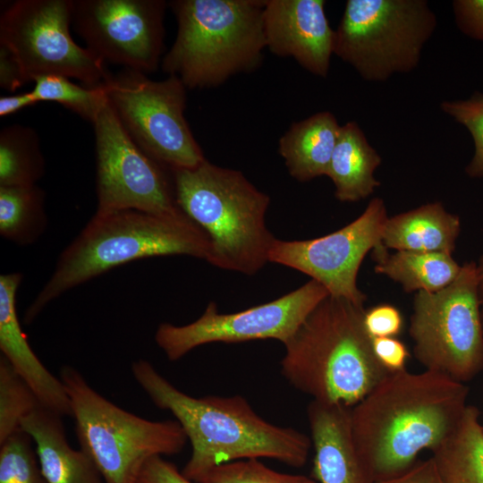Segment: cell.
I'll return each mask as SVG.
<instances>
[{
	"mask_svg": "<svg viewBox=\"0 0 483 483\" xmlns=\"http://www.w3.org/2000/svg\"><path fill=\"white\" fill-rule=\"evenodd\" d=\"M97 214L139 210L162 216L184 214L168 168L148 156L122 126L109 102L93 123Z\"/></svg>",
	"mask_w": 483,
	"mask_h": 483,
	"instance_id": "obj_12",
	"label": "cell"
},
{
	"mask_svg": "<svg viewBox=\"0 0 483 483\" xmlns=\"http://www.w3.org/2000/svg\"><path fill=\"white\" fill-rule=\"evenodd\" d=\"M33 82L30 91L38 103L56 102L92 124L108 102L104 86L88 88L58 75L41 76Z\"/></svg>",
	"mask_w": 483,
	"mask_h": 483,
	"instance_id": "obj_27",
	"label": "cell"
},
{
	"mask_svg": "<svg viewBox=\"0 0 483 483\" xmlns=\"http://www.w3.org/2000/svg\"><path fill=\"white\" fill-rule=\"evenodd\" d=\"M32 442L20 430L0 445V483H47Z\"/></svg>",
	"mask_w": 483,
	"mask_h": 483,
	"instance_id": "obj_29",
	"label": "cell"
},
{
	"mask_svg": "<svg viewBox=\"0 0 483 483\" xmlns=\"http://www.w3.org/2000/svg\"><path fill=\"white\" fill-rule=\"evenodd\" d=\"M328 295L321 284L311 279L274 301L238 312L220 313L211 301L203 314L188 325L160 324L155 341L172 361L211 343L275 339L285 343Z\"/></svg>",
	"mask_w": 483,
	"mask_h": 483,
	"instance_id": "obj_13",
	"label": "cell"
},
{
	"mask_svg": "<svg viewBox=\"0 0 483 483\" xmlns=\"http://www.w3.org/2000/svg\"><path fill=\"white\" fill-rule=\"evenodd\" d=\"M363 324L371 338L395 337L402 330L403 318L396 307L385 303L365 310Z\"/></svg>",
	"mask_w": 483,
	"mask_h": 483,
	"instance_id": "obj_32",
	"label": "cell"
},
{
	"mask_svg": "<svg viewBox=\"0 0 483 483\" xmlns=\"http://www.w3.org/2000/svg\"><path fill=\"white\" fill-rule=\"evenodd\" d=\"M372 349L377 361L390 373L406 369L410 352L396 337L372 338Z\"/></svg>",
	"mask_w": 483,
	"mask_h": 483,
	"instance_id": "obj_34",
	"label": "cell"
},
{
	"mask_svg": "<svg viewBox=\"0 0 483 483\" xmlns=\"http://www.w3.org/2000/svg\"><path fill=\"white\" fill-rule=\"evenodd\" d=\"M167 5L163 0H73L72 25L104 63L147 74L162 61Z\"/></svg>",
	"mask_w": 483,
	"mask_h": 483,
	"instance_id": "obj_15",
	"label": "cell"
},
{
	"mask_svg": "<svg viewBox=\"0 0 483 483\" xmlns=\"http://www.w3.org/2000/svg\"><path fill=\"white\" fill-rule=\"evenodd\" d=\"M170 172L177 205L209 239L208 262L248 275L259 271L275 240L265 222L270 197L241 171L207 159Z\"/></svg>",
	"mask_w": 483,
	"mask_h": 483,
	"instance_id": "obj_5",
	"label": "cell"
},
{
	"mask_svg": "<svg viewBox=\"0 0 483 483\" xmlns=\"http://www.w3.org/2000/svg\"><path fill=\"white\" fill-rule=\"evenodd\" d=\"M377 483H444L431 458L416 462L402 474Z\"/></svg>",
	"mask_w": 483,
	"mask_h": 483,
	"instance_id": "obj_36",
	"label": "cell"
},
{
	"mask_svg": "<svg viewBox=\"0 0 483 483\" xmlns=\"http://www.w3.org/2000/svg\"><path fill=\"white\" fill-rule=\"evenodd\" d=\"M195 483H318L304 475L279 472L259 459L230 462L215 466L199 475Z\"/></svg>",
	"mask_w": 483,
	"mask_h": 483,
	"instance_id": "obj_30",
	"label": "cell"
},
{
	"mask_svg": "<svg viewBox=\"0 0 483 483\" xmlns=\"http://www.w3.org/2000/svg\"><path fill=\"white\" fill-rule=\"evenodd\" d=\"M73 0H17L0 16V46L19 64L26 83L47 75L76 79L88 88L111 78L106 63L72 38Z\"/></svg>",
	"mask_w": 483,
	"mask_h": 483,
	"instance_id": "obj_11",
	"label": "cell"
},
{
	"mask_svg": "<svg viewBox=\"0 0 483 483\" xmlns=\"http://www.w3.org/2000/svg\"><path fill=\"white\" fill-rule=\"evenodd\" d=\"M45 173V160L36 131L21 124L0 131V186L34 185Z\"/></svg>",
	"mask_w": 483,
	"mask_h": 483,
	"instance_id": "obj_26",
	"label": "cell"
},
{
	"mask_svg": "<svg viewBox=\"0 0 483 483\" xmlns=\"http://www.w3.org/2000/svg\"><path fill=\"white\" fill-rule=\"evenodd\" d=\"M382 158L369 143L356 122L341 125L326 176L333 182L335 198L356 202L370 196L380 185L374 173Z\"/></svg>",
	"mask_w": 483,
	"mask_h": 483,
	"instance_id": "obj_22",
	"label": "cell"
},
{
	"mask_svg": "<svg viewBox=\"0 0 483 483\" xmlns=\"http://www.w3.org/2000/svg\"><path fill=\"white\" fill-rule=\"evenodd\" d=\"M42 405L30 385L0 356V445L21 430L22 420Z\"/></svg>",
	"mask_w": 483,
	"mask_h": 483,
	"instance_id": "obj_28",
	"label": "cell"
},
{
	"mask_svg": "<svg viewBox=\"0 0 483 483\" xmlns=\"http://www.w3.org/2000/svg\"><path fill=\"white\" fill-rule=\"evenodd\" d=\"M436 26L426 0H348L334 55L365 80L385 81L417 68Z\"/></svg>",
	"mask_w": 483,
	"mask_h": 483,
	"instance_id": "obj_8",
	"label": "cell"
},
{
	"mask_svg": "<svg viewBox=\"0 0 483 483\" xmlns=\"http://www.w3.org/2000/svg\"><path fill=\"white\" fill-rule=\"evenodd\" d=\"M168 5L177 34L161 68L186 89L217 87L263 62L265 0H174Z\"/></svg>",
	"mask_w": 483,
	"mask_h": 483,
	"instance_id": "obj_6",
	"label": "cell"
},
{
	"mask_svg": "<svg viewBox=\"0 0 483 483\" xmlns=\"http://www.w3.org/2000/svg\"><path fill=\"white\" fill-rule=\"evenodd\" d=\"M24 84L21 69L15 58L6 47L0 46L1 88L9 91H14Z\"/></svg>",
	"mask_w": 483,
	"mask_h": 483,
	"instance_id": "obj_37",
	"label": "cell"
},
{
	"mask_svg": "<svg viewBox=\"0 0 483 483\" xmlns=\"http://www.w3.org/2000/svg\"><path fill=\"white\" fill-rule=\"evenodd\" d=\"M131 373L151 402L170 411L191 445L182 474L191 480L230 462L268 458L302 467L312 447L310 436L260 417L242 395L193 397L175 387L143 359Z\"/></svg>",
	"mask_w": 483,
	"mask_h": 483,
	"instance_id": "obj_2",
	"label": "cell"
},
{
	"mask_svg": "<svg viewBox=\"0 0 483 483\" xmlns=\"http://www.w3.org/2000/svg\"><path fill=\"white\" fill-rule=\"evenodd\" d=\"M21 273L0 275V350L18 374L30 385L40 403L61 416H71L72 406L63 382L39 360L23 333L16 295Z\"/></svg>",
	"mask_w": 483,
	"mask_h": 483,
	"instance_id": "obj_18",
	"label": "cell"
},
{
	"mask_svg": "<svg viewBox=\"0 0 483 483\" xmlns=\"http://www.w3.org/2000/svg\"><path fill=\"white\" fill-rule=\"evenodd\" d=\"M430 458L444 483H483V426L475 406L468 404L457 429Z\"/></svg>",
	"mask_w": 483,
	"mask_h": 483,
	"instance_id": "obj_24",
	"label": "cell"
},
{
	"mask_svg": "<svg viewBox=\"0 0 483 483\" xmlns=\"http://www.w3.org/2000/svg\"><path fill=\"white\" fill-rule=\"evenodd\" d=\"M373 254L374 271L398 283L406 292L442 290L454 281L462 267L449 254L409 250L390 254L382 243Z\"/></svg>",
	"mask_w": 483,
	"mask_h": 483,
	"instance_id": "obj_23",
	"label": "cell"
},
{
	"mask_svg": "<svg viewBox=\"0 0 483 483\" xmlns=\"http://www.w3.org/2000/svg\"><path fill=\"white\" fill-rule=\"evenodd\" d=\"M45 198L37 184L0 186V234L19 245L38 240L47 223Z\"/></svg>",
	"mask_w": 483,
	"mask_h": 483,
	"instance_id": "obj_25",
	"label": "cell"
},
{
	"mask_svg": "<svg viewBox=\"0 0 483 483\" xmlns=\"http://www.w3.org/2000/svg\"><path fill=\"white\" fill-rule=\"evenodd\" d=\"M207 234L185 214L162 216L139 210L97 214L61 253L54 272L24 314L30 324L52 301L116 267L136 259L186 255L208 261Z\"/></svg>",
	"mask_w": 483,
	"mask_h": 483,
	"instance_id": "obj_4",
	"label": "cell"
},
{
	"mask_svg": "<svg viewBox=\"0 0 483 483\" xmlns=\"http://www.w3.org/2000/svg\"><path fill=\"white\" fill-rule=\"evenodd\" d=\"M387 218L385 201L374 198L356 219L335 232L309 240L275 239L268 262L308 275L330 296L364 307L367 296L358 287V273L366 255L382 243Z\"/></svg>",
	"mask_w": 483,
	"mask_h": 483,
	"instance_id": "obj_14",
	"label": "cell"
},
{
	"mask_svg": "<svg viewBox=\"0 0 483 483\" xmlns=\"http://www.w3.org/2000/svg\"><path fill=\"white\" fill-rule=\"evenodd\" d=\"M135 483H195L161 455L148 458L141 466Z\"/></svg>",
	"mask_w": 483,
	"mask_h": 483,
	"instance_id": "obj_35",
	"label": "cell"
},
{
	"mask_svg": "<svg viewBox=\"0 0 483 483\" xmlns=\"http://www.w3.org/2000/svg\"><path fill=\"white\" fill-rule=\"evenodd\" d=\"M62 418L39 405L21 426L36 445L38 463L47 483H106L91 458L83 450L70 445Z\"/></svg>",
	"mask_w": 483,
	"mask_h": 483,
	"instance_id": "obj_19",
	"label": "cell"
},
{
	"mask_svg": "<svg viewBox=\"0 0 483 483\" xmlns=\"http://www.w3.org/2000/svg\"><path fill=\"white\" fill-rule=\"evenodd\" d=\"M468 387L438 372L389 373L351 409L353 443L377 481L410 469L460 425Z\"/></svg>",
	"mask_w": 483,
	"mask_h": 483,
	"instance_id": "obj_1",
	"label": "cell"
},
{
	"mask_svg": "<svg viewBox=\"0 0 483 483\" xmlns=\"http://www.w3.org/2000/svg\"><path fill=\"white\" fill-rule=\"evenodd\" d=\"M476 264H477V272H478V279H479L478 293H479L480 313H481V319H482V326H483V253L480 255Z\"/></svg>",
	"mask_w": 483,
	"mask_h": 483,
	"instance_id": "obj_39",
	"label": "cell"
},
{
	"mask_svg": "<svg viewBox=\"0 0 483 483\" xmlns=\"http://www.w3.org/2000/svg\"><path fill=\"white\" fill-rule=\"evenodd\" d=\"M364 307L328 295L285 343L281 373L312 401L353 407L390 372L376 359Z\"/></svg>",
	"mask_w": 483,
	"mask_h": 483,
	"instance_id": "obj_3",
	"label": "cell"
},
{
	"mask_svg": "<svg viewBox=\"0 0 483 483\" xmlns=\"http://www.w3.org/2000/svg\"><path fill=\"white\" fill-rule=\"evenodd\" d=\"M31 91L9 96H1L0 97V116L4 117L14 114L27 106L36 105Z\"/></svg>",
	"mask_w": 483,
	"mask_h": 483,
	"instance_id": "obj_38",
	"label": "cell"
},
{
	"mask_svg": "<svg viewBox=\"0 0 483 483\" xmlns=\"http://www.w3.org/2000/svg\"><path fill=\"white\" fill-rule=\"evenodd\" d=\"M341 125L329 111L293 123L279 140V153L292 177L308 182L326 175Z\"/></svg>",
	"mask_w": 483,
	"mask_h": 483,
	"instance_id": "obj_21",
	"label": "cell"
},
{
	"mask_svg": "<svg viewBox=\"0 0 483 483\" xmlns=\"http://www.w3.org/2000/svg\"><path fill=\"white\" fill-rule=\"evenodd\" d=\"M457 28L469 38L483 42V0L453 2Z\"/></svg>",
	"mask_w": 483,
	"mask_h": 483,
	"instance_id": "obj_33",
	"label": "cell"
},
{
	"mask_svg": "<svg viewBox=\"0 0 483 483\" xmlns=\"http://www.w3.org/2000/svg\"><path fill=\"white\" fill-rule=\"evenodd\" d=\"M461 230L457 215L441 202L423 204L388 216L382 236L386 249L452 255Z\"/></svg>",
	"mask_w": 483,
	"mask_h": 483,
	"instance_id": "obj_20",
	"label": "cell"
},
{
	"mask_svg": "<svg viewBox=\"0 0 483 483\" xmlns=\"http://www.w3.org/2000/svg\"><path fill=\"white\" fill-rule=\"evenodd\" d=\"M104 89L123 129L154 160L174 170L206 159L185 119L187 89L177 76L153 80L124 68Z\"/></svg>",
	"mask_w": 483,
	"mask_h": 483,
	"instance_id": "obj_10",
	"label": "cell"
},
{
	"mask_svg": "<svg viewBox=\"0 0 483 483\" xmlns=\"http://www.w3.org/2000/svg\"><path fill=\"white\" fill-rule=\"evenodd\" d=\"M441 110L462 124L474 142V155L465 168L470 178L483 177V93L475 91L464 100H445Z\"/></svg>",
	"mask_w": 483,
	"mask_h": 483,
	"instance_id": "obj_31",
	"label": "cell"
},
{
	"mask_svg": "<svg viewBox=\"0 0 483 483\" xmlns=\"http://www.w3.org/2000/svg\"><path fill=\"white\" fill-rule=\"evenodd\" d=\"M59 378L71 402L80 449L106 483H135L148 458L176 454L186 445L188 438L176 419L149 420L120 408L72 366H63Z\"/></svg>",
	"mask_w": 483,
	"mask_h": 483,
	"instance_id": "obj_7",
	"label": "cell"
},
{
	"mask_svg": "<svg viewBox=\"0 0 483 483\" xmlns=\"http://www.w3.org/2000/svg\"><path fill=\"white\" fill-rule=\"evenodd\" d=\"M351 407L311 401L307 408L318 483H377L352 439Z\"/></svg>",
	"mask_w": 483,
	"mask_h": 483,
	"instance_id": "obj_17",
	"label": "cell"
},
{
	"mask_svg": "<svg viewBox=\"0 0 483 483\" xmlns=\"http://www.w3.org/2000/svg\"><path fill=\"white\" fill-rule=\"evenodd\" d=\"M476 261L462 265L453 283L415 292L409 334L425 369L461 383L483 371V326Z\"/></svg>",
	"mask_w": 483,
	"mask_h": 483,
	"instance_id": "obj_9",
	"label": "cell"
},
{
	"mask_svg": "<svg viewBox=\"0 0 483 483\" xmlns=\"http://www.w3.org/2000/svg\"><path fill=\"white\" fill-rule=\"evenodd\" d=\"M323 0H265L266 47L274 55L292 57L310 73L326 78L334 55L335 30Z\"/></svg>",
	"mask_w": 483,
	"mask_h": 483,
	"instance_id": "obj_16",
	"label": "cell"
}]
</instances>
